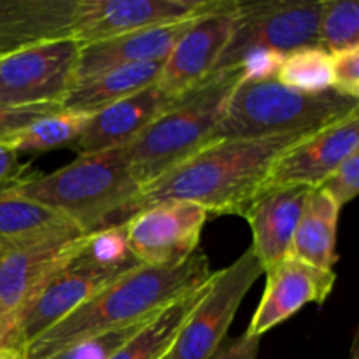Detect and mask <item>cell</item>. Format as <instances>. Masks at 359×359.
<instances>
[{"label": "cell", "mask_w": 359, "mask_h": 359, "mask_svg": "<svg viewBox=\"0 0 359 359\" xmlns=\"http://www.w3.org/2000/svg\"><path fill=\"white\" fill-rule=\"evenodd\" d=\"M209 258L196 251L174 266L137 265L91 294L84 304L23 347V359H46L74 344L144 325L212 276Z\"/></svg>", "instance_id": "7a4b0ae2"}, {"label": "cell", "mask_w": 359, "mask_h": 359, "mask_svg": "<svg viewBox=\"0 0 359 359\" xmlns=\"http://www.w3.org/2000/svg\"><path fill=\"white\" fill-rule=\"evenodd\" d=\"M262 273L263 266L251 248L230 266L214 272L165 359H209L212 356L223 344L242 300Z\"/></svg>", "instance_id": "ba28073f"}, {"label": "cell", "mask_w": 359, "mask_h": 359, "mask_svg": "<svg viewBox=\"0 0 359 359\" xmlns=\"http://www.w3.org/2000/svg\"><path fill=\"white\" fill-rule=\"evenodd\" d=\"M332 90L342 97L359 98V48L332 55Z\"/></svg>", "instance_id": "f1b7e54d"}, {"label": "cell", "mask_w": 359, "mask_h": 359, "mask_svg": "<svg viewBox=\"0 0 359 359\" xmlns=\"http://www.w3.org/2000/svg\"><path fill=\"white\" fill-rule=\"evenodd\" d=\"M259 344H262V339L244 333L238 339L221 344L209 359H256L259 353Z\"/></svg>", "instance_id": "f546056e"}, {"label": "cell", "mask_w": 359, "mask_h": 359, "mask_svg": "<svg viewBox=\"0 0 359 359\" xmlns=\"http://www.w3.org/2000/svg\"><path fill=\"white\" fill-rule=\"evenodd\" d=\"M237 0H217L193 21L161 63L156 86L179 98L202 86L214 72L235 25Z\"/></svg>", "instance_id": "4fadbf2b"}, {"label": "cell", "mask_w": 359, "mask_h": 359, "mask_svg": "<svg viewBox=\"0 0 359 359\" xmlns=\"http://www.w3.org/2000/svg\"><path fill=\"white\" fill-rule=\"evenodd\" d=\"M65 224L74 223L62 214L18 195L9 186L0 188V242L20 241Z\"/></svg>", "instance_id": "7402d4cb"}, {"label": "cell", "mask_w": 359, "mask_h": 359, "mask_svg": "<svg viewBox=\"0 0 359 359\" xmlns=\"http://www.w3.org/2000/svg\"><path fill=\"white\" fill-rule=\"evenodd\" d=\"M241 79L238 65L212 74L202 86L182 95L140 135L121 147L130 174L140 189L210 142L228 98Z\"/></svg>", "instance_id": "3957f363"}, {"label": "cell", "mask_w": 359, "mask_h": 359, "mask_svg": "<svg viewBox=\"0 0 359 359\" xmlns=\"http://www.w3.org/2000/svg\"><path fill=\"white\" fill-rule=\"evenodd\" d=\"M0 359H23L20 351L9 349V347H0Z\"/></svg>", "instance_id": "1f68e13d"}, {"label": "cell", "mask_w": 359, "mask_h": 359, "mask_svg": "<svg viewBox=\"0 0 359 359\" xmlns=\"http://www.w3.org/2000/svg\"><path fill=\"white\" fill-rule=\"evenodd\" d=\"M98 0H0V56L48 42L95 41Z\"/></svg>", "instance_id": "9c48e42d"}, {"label": "cell", "mask_w": 359, "mask_h": 359, "mask_svg": "<svg viewBox=\"0 0 359 359\" xmlns=\"http://www.w3.org/2000/svg\"><path fill=\"white\" fill-rule=\"evenodd\" d=\"M60 109H62V104L20 105V107L0 105V144H6L11 137L23 132L34 121L53 114Z\"/></svg>", "instance_id": "83f0119b"}, {"label": "cell", "mask_w": 359, "mask_h": 359, "mask_svg": "<svg viewBox=\"0 0 359 359\" xmlns=\"http://www.w3.org/2000/svg\"><path fill=\"white\" fill-rule=\"evenodd\" d=\"M356 111L358 100L333 90L305 95L283 86L276 79H241L228 98L210 142L316 132Z\"/></svg>", "instance_id": "5b68a950"}, {"label": "cell", "mask_w": 359, "mask_h": 359, "mask_svg": "<svg viewBox=\"0 0 359 359\" xmlns=\"http://www.w3.org/2000/svg\"><path fill=\"white\" fill-rule=\"evenodd\" d=\"M4 316H6V314H4V312L0 311V330H2V325H4Z\"/></svg>", "instance_id": "836d02e7"}, {"label": "cell", "mask_w": 359, "mask_h": 359, "mask_svg": "<svg viewBox=\"0 0 359 359\" xmlns=\"http://www.w3.org/2000/svg\"><path fill=\"white\" fill-rule=\"evenodd\" d=\"M340 209L321 191H309L291 242L290 258L323 270H333L337 255V230Z\"/></svg>", "instance_id": "d6986e66"}, {"label": "cell", "mask_w": 359, "mask_h": 359, "mask_svg": "<svg viewBox=\"0 0 359 359\" xmlns=\"http://www.w3.org/2000/svg\"><path fill=\"white\" fill-rule=\"evenodd\" d=\"M319 48L330 55L359 48V4L356 0H323Z\"/></svg>", "instance_id": "d4e9b609"}, {"label": "cell", "mask_w": 359, "mask_h": 359, "mask_svg": "<svg viewBox=\"0 0 359 359\" xmlns=\"http://www.w3.org/2000/svg\"><path fill=\"white\" fill-rule=\"evenodd\" d=\"M321 11L323 0H237L233 32L217 62L216 72L237 67L251 51L287 55L297 49L319 46Z\"/></svg>", "instance_id": "8992f818"}, {"label": "cell", "mask_w": 359, "mask_h": 359, "mask_svg": "<svg viewBox=\"0 0 359 359\" xmlns=\"http://www.w3.org/2000/svg\"><path fill=\"white\" fill-rule=\"evenodd\" d=\"M90 114L60 109L32 123L23 132L11 137L4 146L21 153H46L56 147H72L83 133Z\"/></svg>", "instance_id": "603a6c76"}, {"label": "cell", "mask_w": 359, "mask_h": 359, "mask_svg": "<svg viewBox=\"0 0 359 359\" xmlns=\"http://www.w3.org/2000/svg\"><path fill=\"white\" fill-rule=\"evenodd\" d=\"M276 81L305 95H321L332 90V55L319 46L302 48L283 56Z\"/></svg>", "instance_id": "cb8c5ba5"}, {"label": "cell", "mask_w": 359, "mask_h": 359, "mask_svg": "<svg viewBox=\"0 0 359 359\" xmlns=\"http://www.w3.org/2000/svg\"><path fill=\"white\" fill-rule=\"evenodd\" d=\"M203 284L200 290L179 298L172 305L151 319L126 344L109 356V359H165L170 353L175 337L181 332L188 316L198 304L203 294Z\"/></svg>", "instance_id": "44dd1931"}, {"label": "cell", "mask_w": 359, "mask_h": 359, "mask_svg": "<svg viewBox=\"0 0 359 359\" xmlns=\"http://www.w3.org/2000/svg\"><path fill=\"white\" fill-rule=\"evenodd\" d=\"M209 212L184 200L163 202L135 214L125 223L126 242L144 266H174L198 251Z\"/></svg>", "instance_id": "7c38bea8"}, {"label": "cell", "mask_w": 359, "mask_h": 359, "mask_svg": "<svg viewBox=\"0 0 359 359\" xmlns=\"http://www.w3.org/2000/svg\"><path fill=\"white\" fill-rule=\"evenodd\" d=\"M18 156L20 154L16 151L0 144V188L13 184L23 177V167Z\"/></svg>", "instance_id": "4dcf8cb0"}, {"label": "cell", "mask_w": 359, "mask_h": 359, "mask_svg": "<svg viewBox=\"0 0 359 359\" xmlns=\"http://www.w3.org/2000/svg\"><path fill=\"white\" fill-rule=\"evenodd\" d=\"M179 98L165 93L156 83L151 84L132 97L91 114L83 133L72 144V149L79 156L121 149Z\"/></svg>", "instance_id": "2e32d148"}, {"label": "cell", "mask_w": 359, "mask_h": 359, "mask_svg": "<svg viewBox=\"0 0 359 359\" xmlns=\"http://www.w3.org/2000/svg\"><path fill=\"white\" fill-rule=\"evenodd\" d=\"M202 14H198V16H202ZM198 16L175 21V23L154 25V27L140 28V30L128 32V34L93 42V44L79 46L74 84L81 83L88 77L97 76L104 70L116 69V67L139 65V63H163L174 49V46L179 42V39L184 35V32L191 27L193 21Z\"/></svg>", "instance_id": "e0dca14e"}, {"label": "cell", "mask_w": 359, "mask_h": 359, "mask_svg": "<svg viewBox=\"0 0 359 359\" xmlns=\"http://www.w3.org/2000/svg\"><path fill=\"white\" fill-rule=\"evenodd\" d=\"M265 273V291L245 330L249 337L258 339L293 318L305 305L325 304L337 283L333 270L316 269L290 256L266 269Z\"/></svg>", "instance_id": "9a60e30c"}, {"label": "cell", "mask_w": 359, "mask_h": 359, "mask_svg": "<svg viewBox=\"0 0 359 359\" xmlns=\"http://www.w3.org/2000/svg\"><path fill=\"white\" fill-rule=\"evenodd\" d=\"M349 359H359V351H358V337L354 339L353 342V349H351V356Z\"/></svg>", "instance_id": "d6a6232c"}, {"label": "cell", "mask_w": 359, "mask_h": 359, "mask_svg": "<svg viewBox=\"0 0 359 359\" xmlns=\"http://www.w3.org/2000/svg\"><path fill=\"white\" fill-rule=\"evenodd\" d=\"M156 318V316H154ZM149 323V321H147ZM144 325H135L128 326V328L116 330V332L104 333V335H98L95 339L84 340V342L74 344V346L67 347V349L60 351V353L53 354V356L46 359H109L114 351H118L123 344L128 342L137 332H139Z\"/></svg>", "instance_id": "484cf974"}, {"label": "cell", "mask_w": 359, "mask_h": 359, "mask_svg": "<svg viewBox=\"0 0 359 359\" xmlns=\"http://www.w3.org/2000/svg\"><path fill=\"white\" fill-rule=\"evenodd\" d=\"M9 188L62 214L84 233L107 226L140 191L121 149L77 156L51 174L23 175Z\"/></svg>", "instance_id": "277c9868"}, {"label": "cell", "mask_w": 359, "mask_h": 359, "mask_svg": "<svg viewBox=\"0 0 359 359\" xmlns=\"http://www.w3.org/2000/svg\"><path fill=\"white\" fill-rule=\"evenodd\" d=\"M86 235L76 224H65L20 241L0 242V311H16L81 251Z\"/></svg>", "instance_id": "8fae6325"}, {"label": "cell", "mask_w": 359, "mask_h": 359, "mask_svg": "<svg viewBox=\"0 0 359 359\" xmlns=\"http://www.w3.org/2000/svg\"><path fill=\"white\" fill-rule=\"evenodd\" d=\"M160 69L161 63H139L104 70L74 84L63 97L62 109L90 116L95 114L156 83Z\"/></svg>", "instance_id": "ffe728a7"}, {"label": "cell", "mask_w": 359, "mask_h": 359, "mask_svg": "<svg viewBox=\"0 0 359 359\" xmlns=\"http://www.w3.org/2000/svg\"><path fill=\"white\" fill-rule=\"evenodd\" d=\"M79 44L30 46L0 56V105L62 104L76 81Z\"/></svg>", "instance_id": "30bf717a"}, {"label": "cell", "mask_w": 359, "mask_h": 359, "mask_svg": "<svg viewBox=\"0 0 359 359\" xmlns=\"http://www.w3.org/2000/svg\"><path fill=\"white\" fill-rule=\"evenodd\" d=\"M309 191L311 188L305 186L265 189L242 214L251 226V251L263 266V272L290 256L291 242Z\"/></svg>", "instance_id": "ac0fdd59"}, {"label": "cell", "mask_w": 359, "mask_h": 359, "mask_svg": "<svg viewBox=\"0 0 359 359\" xmlns=\"http://www.w3.org/2000/svg\"><path fill=\"white\" fill-rule=\"evenodd\" d=\"M121 273L125 272L93 263L79 251L65 266L39 286L16 311L4 316L0 347L21 353L27 344L48 332Z\"/></svg>", "instance_id": "52a82bcc"}, {"label": "cell", "mask_w": 359, "mask_h": 359, "mask_svg": "<svg viewBox=\"0 0 359 359\" xmlns=\"http://www.w3.org/2000/svg\"><path fill=\"white\" fill-rule=\"evenodd\" d=\"M323 193L339 209L356 198L359 191V151L351 154L337 167V170L319 186Z\"/></svg>", "instance_id": "4316f807"}, {"label": "cell", "mask_w": 359, "mask_h": 359, "mask_svg": "<svg viewBox=\"0 0 359 359\" xmlns=\"http://www.w3.org/2000/svg\"><path fill=\"white\" fill-rule=\"evenodd\" d=\"M309 133L312 132L209 142L144 186L105 228L121 226L135 214L174 200L198 203L209 216H242L262 193L273 161Z\"/></svg>", "instance_id": "6da1fadb"}, {"label": "cell", "mask_w": 359, "mask_h": 359, "mask_svg": "<svg viewBox=\"0 0 359 359\" xmlns=\"http://www.w3.org/2000/svg\"><path fill=\"white\" fill-rule=\"evenodd\" d=\"M359 151L358 111L287 147L269 172L262 191L284 186L319 188L344 160Z\"/></svg>", "instance_id": "5bb4252c"}]
</instances>
